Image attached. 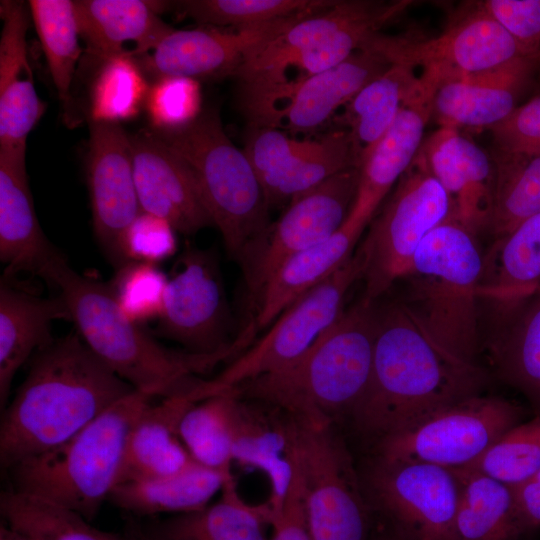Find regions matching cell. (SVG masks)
Listing matches in <instances>:
<instances>
[{
    "mask_svg": "<svg viewBox=\"0 0 540 540\" xmlns=\"http://www.w3.org/2000/svg\"><path fill=\"white\" fill-rule=\"evenodd\" d=\"M486 370L450 353L406 301L377 305L370 378L350 412L353 425L377 443L433 412L481 394Z\"/></svg>",
    "mask_w": 540,
    "mask_h": 540,
    "instance_id": "1",
    "label": "cell"
},
{
    "mask_svg": "<svg viewBox=\"0 0 540 540\" xmlns=\"http://www.w3.org/2000/svg\"><path fill=\"white\" fill-rule=\"evenodd\" d=\"M72 332L38 351L0 422V462L6 470L79 432L134 391Z\"/></svg>",
    "mask_w": 540,
    "mask_h": 540,
    "instance_id": "2",
    "label": "cell"
},
{
    "mask_svg": "<svg viewBox=\"0 0 540 540\" xmlns=\"http://www.w3.org/2000/svg\"><path fill=\"white\" fill-rule=\"evenodd\" d=\"M46 282L59 290L87 347L133 389L155 398L188 395L201 382L198 375L239 353L235 342L212 354L164 347L122 312L108 283L79 274L65 258Z\"/></svg>",
    "mask_w": 540,
    "mask_h": 540,
    "instance_id": "3",
    "label": "cell"
},
{
    "mask_svg": "<svg viewBox=\"0 0 540 540\" xmlns=\"http://www.w3.org/2000/svg\"><path fill=\"white\" fill-rule=\"evenodd\" d=\"M377 302L361 298L288 366L234 390L286 415L315 424L349 413L368 384L376 335Z\"/></svg>",
    "mask_w": 540,
    "mask_h": 540,
    "instance_id": "4",
    "label": "cell"
},
{
    "mask_svg": "<svg viewBox=\"0 0 540 540\" xmlns=\"http://www.w3.org/2000/svg\"><path fill=\"white\" fill-rule=\"evenodd\" d=\"M154 399L134 390L62 444L17 462L7 469L12 490L91 521L119 483L130 433Z\"/></svg>",
    "mask_w": 540,
    "mask_h": 540,
    "instance_id": "5",
    "label": "cell"
},
{
    "mask_svg": "<svg viewBox=\"0 0 540 540\" xmlns=\"http://www.w3.org/2000/svg\"><path fill=\"white\" fill-rule=\"evenodd\" d=\"M154 131L188 165L228 254L242 263L270 226L269 206L246 153L213 108L184 127Z\"/></svg>",
    "mask_w": 540,
    "mask_h": 540,
    "instance_id": "6",
    "label": "cell"
},
{
    "mask_svg": "<svg viewBox=\"0 0 540 540\" xmlns=\"http://www.w3.org/2000/svg\"><path fill=\"white\" fill-rule=\"evenodd\" d=\"M484 258L476 234L452 215L434 227L416 249L408 275L407 303L453 355L477 363L476 300Z\"/></svg>",
    "mask_w": 540,
    "mask_h": 540,
    "instance_id": "7",
    "label": "cell"
},
{
    "mask_svg": "<svg viewBox=\"0 0 540 540\" xmlns=\"http://www.w3.org/2000/svg\"><path fill=\"white\" fill-rule=\"evenodd\" d=\"M291 420L292 452L312 540H370L372 509L333 423Z\"/></svg>",
    "mask_w": 540,
    "mask_h": 540,
    "instance_id": "8",
    "label": "cell"
},
{
    "mask_svg": "<svg viewBox=\"0 0 540 540\" xmlns=\"http://www.w3.org/2000/svg\"><path fill=\"white\" fill-rule=\"evenodd\" d=\"M451 215L449 196L419 149L357 249L365 285L362 298L376 302L404 279L423 238Z\"/></svg>",
    "mask_w": 540,
    "mask_h": 540,
    "instance_id": "9",
    "label": "cell"
},
{
    "mask_svg": "<svg viewBox=\"0 0 540 540\" xmlns=\"http://www.w3.org/2000/svg\"><path fill=\"white\" fill-rule=\"evenodd\" d=\"M361 277L362 257L357 250L326 280L281 313L268 332L219 375L202 380L190 394L192 400L197 402L234 389L296 361L340 318L349 289Z\"/></svg>",
    "mask_w": 540,
    "mask_h": 540,
    "instance_id": "10",
    "label": "cell"
},
{
    "mask_svg": "<svg viewBox=\"0 0 540 540\" xmlns=\"http://www.w3.org/2000/svg\"><path fill=\"white\" fill-rule=\"evenodd\" d=\"M522 418L516 403L477 394L381 439L375 443V457L466 468Z\"/></svg>",
    "mask_w": 540,
    "mask_h": 540,
    "instance_id": "11",
    "label": "cell"
},
{
    "mask_svg": "<svg viewBox=\"0 0 540 540\" xmlns=\"http://www.w3.org/2000/svg\"><path fill=\"white\" fill-rule=\"evenodd\" d=\"M367 501L401 540H455L460 479L454 469L375 457L361 479Z\"/></svg>",
    "mask_w": 540,
    "mask_h": 540,
    "instance_id": "12",
    "label": "cell"
},
{
    "mask_svg": "<svg viewBox=\"0 0 540 540\" xmlns=\"http://www.w3.org/2000/svg\"><path fill=\"white\" fill-rule=\"evenodd\" d=\"M363 49L381 55L390 64L421 66L440 84L523 56L513 38L478 2L438 36L377 33Z\"/></svg>",
    "mask_w": 540,
    "mask_h": 540,
    "instance_id": "13",
    "label": "cell"
},
{
    "mask_svg": "<svg viewBox=\"0 0 540 540\" xmlns=\"http://www.w3.org/2000/svg\"><path fill=\"white\" fill-rule=\"evenodd\" d=\"M360 169L351 167L297 195L270 224L241 263L247 286L256 297L273 272L289 257L337 232L356 197Z\"/></svg>",
    "mask_w": 540,
    "mask_h": 540,
    "instance_id": "14",
    "label": "cell"
},
{
    "mask_svg": "<svg viewBox=\"0 0 540 540\" xmlns=\"http://www.w3.org/2000/svg\"><path fill=\"white\" fill-rule=\"evenodd\" d=\"M243 150L269 207L290 202L334 174L358 167L350 133L344 128L298 140L277 128L250 127Z\"/></svg>",
    "mask_w": 540,
    "mask_h": 540,
    "instance_id": "15",
    "label": "cell"
},
{
    "mask_svg": "<svg viewBox=\"0 0 540 540\" xmlns=\"http://www.w3.org/2000/svg\"><path fill=\"white\" fill-rule=\"evenodd\" d=\"M168 280L155 333L173 340L185 351L212 354L229 348V322L224 287L213 255L187 248Z\"/></svg>",
    "mask_w": 540,
    "mask_h": 540,
    "instance_id": "16",
    "label": "cell"
},
{
    "mask_svg": "<svg viewBox=\"0 0 540 540\" xmlns=\"http://www.w3.org/2000/svg\"><path fill=\"white\" fill-rule=\"evenodd\" d=\"M86 178L94 235L117 269L126 263L122 236L141 212L130 134L119 123L89 120Z\"/></svg>",
    "mask_w": 540,
    "mask_h": 540,
    "instance_id": "17",
    "label": "cell"
},
{
    "mask_svg": "<svg viewBox=\"0 0 540 540\" xmlns=\"http://www.w3.org/2000/svg\"><path fill=\"white\" fill-rule=\"evenodd\" d=\"M390 66L381 55L358 50L341 63L274 95L245 115L250 127H272L294 133L317 130Z\"/></svg>",
    "mask_w": 540,
    "mask_h": 540,
    "instance_id": "18",
    "label": "cell"
},
{
    "mask_svg": "<svg viewBox=\"0 0 540 540\" xmlns=\"http://www.w3.org/2000/svg\"><path fill=\"white\" fill-rule=\"evenodd\" d=\"M308 15L230 31L209 26L173 28L153 50L135 58L145 76L153 81L167 77L197 81L234 76L256 46Z\"/></svg>",
    "mask_w": 540,
    "mask_h": 540,
    "instance_id": "19",
    "label": "cell"
},
{
    "mask_svg": "<svg viewBox=\"0 0 540 540\" xmlns=\"http://www.w3.org/2000/svg\"><path fill=\"white\" fill-rule=\"evenodd\" d=\"M438 87L437 80L422 73L418 88L360 166L356 197L343 225L362 234L383 199L410 167L423 143Z\"/></svg>",
    "mask_w": 540,
    "mask_h": 540,
    "instance_id": "20",
    "label": "cell"
},
{
    "mask_svg": "<svg viewBox=\"0 0 540 540\" xmlns=\"http://www.w3.org/2000/svg\"><path fill=\"white\" fill-rule=\"evenodd\" d=\"M130 141L141 211L168 221L187 235L213 225L184 160L154 130L130 134Z\"/></svg>",
    "mask_w": 540,
    "mask_h": 540,
    "instance_id": "21",
    "label": "cell"
},
{
    "mask_svg": "<svg viewBox=\"0 0 540 540\" xmlns=\"http://www.w3.org/2000/svg\"><path fill=\"white\" fill-rule=\"evenodd\" d=\"M539 67V57L520 56L440 84L432 117L440 127L490 128L507 118Z\"/></svg>",
    "mask_w": 540,
    "mask_h": 540,
    "instance_id": "22",
    "label": "cell"
},
{
    "mask_svg": "<svg viewBox=\"0 0 540 540\" xmlns=\"http://www.w3.org/2000/svg\"><path fill=\"white\" fill-rule=\"evenodd\" d=\"M420 152L447 192L452 216L477 234L487 229L494 195L493 158L457 129L439 127Z\"/></svg>",
    "mask_w": 540,
    "mask_h": 540,
    "instance_id": "23",
    "label": "cell"
},
{
    "mask_svg": "<svg viewBox=\"0 0 540 540\" xmlns=\"http://www.w3.org/2000/svg\"><path fill=\"white\" fill-rule=\"evenodd\" d=\"M0 153L25 157L27 137L46 110L28 59V3L1 1Z\"/></svg>",
    "mask_w": 540,
    "mask_h": 540,
    "instance_id": "24",
    "label": "cell"
},
{
    "mask_svg": "<svg viewBox=\"0 0 540 540\" xmlns=\"http://www.w3.org/2000/svg\"><path fill=\"white\" fill-rule=\"evenodd\" d=\"M62 258L39 224L25 157L0 153V260L4 265L3 277L25 272L46 280Z\"/></svg>",
    "mask_w": 540,
    "mask_h": 540,
    "instance_id": "25",
    "label": "cell"
},
{
    "mask_svg": "<svg viewBox=\"0 0 540 540\" xmlns=\"http://www.w3.org/2000/svg\"><path fill=\"white\" fill-rule=\"evenodd\" d=\"M74 9L80 38L96 65L131 52L123 47L129 41L135 57L145 55L173 29L158 15L168 11V1L77 0Z\"/></svg>",
    "mask_w": 540,
    "mask_h": 540,
    "instance_id": "26",
    "label": "cell"
},
{
    "mask_svg": "<svg viewBox=\"0 0 540 540\" xmlns=\"http://www.w3.org/2000/svg\"><path fill=\"white\" fill-rule=\"evenodd\" d=\"M71 321L59 294L41 297L1 279L0 284V406L8 404L17 371L38 351L51 344L52 323Z\"/></svg>",
    "mask_w": 540,
    "mask_h": 540,
    "instance_id": "27",
    "label": "cell"
},
{
    "mask_svg": "<svg viewBox=\"0 0 540 540\" xmlns=\"http://www.w3.org/2000/svg\"><path fill=\"white\" fill-rule=\"evenodd\" d=\"M500 307L499 321L487 341L491 364L540 416V290Z\"/></svg>",
    "mask_w": 540,
    "mask_h": 540,
    "instance_id": "28",
    "label": "cell"
},
{
    "mask_svg": "<svg viewBox=\"0 0 540 540\" xmlns=\"http://www.w3.org/2000/svg\"><path fill=\"white\" fill-rule=\"evenodd\" d=\"M361 235L342 224L325 241L286 259L257 296L254 328L271 325L298 298L332 275L353 255Z\"/></svg>",
    "mask_w": 540,
    "mask_h": 540,
    "instance_id": "29",
    "label": "cell"
},
{
    "mask_svg": "<svg viewBox=\"0 0 540 540\" xmlns=\"http://www.w3.org/2000/svg\"><path fill=\"white\" fill-rule=\"evenodd\" d=\"M193 403L181 395L161 398L145 408L128 438L119 483L171 475L194 462L178 430L184 412Z\"/></svg>",
    "mask_w": 540,
    "mask_h": 540,
    "instance_id": "30",
    "label": "cell"
},
{
    "mask_svg": "<svg viewBox=\"0 0 540 540\" xmlns=\"http://www.w3.org/2000/svg\"><path fill=\"white\" fill-rule=\"evenodd\" d=\"M292 443L289 416L285 421L268 417L240 397L232 459L267 476L271 491L266 503L272 520L281 514L293 479Z\"/></svg>",
    "mask_w": 540,
    "mask_h": 540,
    "instance_id": "31",
    "label": "cell"
},
{
    "mask_svg": "<svg viewBox=\"0 0 540 540\" xmlns=\"http://www.w3.org/2000/svg\"><path fill=\"white\" fill-rule=\"evenodd\" d=\"M231 474L194 461L171 475L123 481L108 500L131 516L188 514L207 507Z\"/></svg>",
    "mask_w": 540,
    "mask_h": 540,
    "instance_id": "32",
    "label": "cell"
},
{
    "mask_svg": "<svg viewBox=\"0 0 540 540\" xmlns=\"http://www.w3.org/2000/svg\"><path fill=\"white\" fill-rule=\"evenodd\" d=\"M220 498L202 510L144 523L158 540H268V504L246 503L233 475L227 477Z\"/></svg>",
    "mask_w": 540,
    "mask_h": 540,
    "instance_id": "33",
    "label": "cell"
},
{
    "mask_svg": "<svg viewBox=\"0 0 540 540\" xmlns=\"http://www.w3.org/2000/svg\"><path fill=\"white\" fill-rule=\"evenodd\" d=\"M540 290V213L533 215L496 243L479 285V297L499 305L518 303Z\"/></svg>",
    "mask_w": 540,
    "mask_h": 540,
    "instance_id": "34",
    "label": "cell"
},
{
    "mask_svg": "<svg viewBox=\"0 0 540 540\" xmlns=\"http://www.w3.org/2000/svg\"><path fill=\"white\" fill-rule=\"evenodd\" d=\"M419 84L414 68L391 64L344 106L340 125L350 133L359 168Z\"/></svg>",
    "mask_w": 540,
    "mask_h": 540,
    "instance_id": "35",
    "label": "cell"
},
{
    "mask_svg": "<svg viewBox=\"0 0 540 540\" xmlns=\"http://www.w3.org/2000/svg\"><path fill=\"white\" fill-rule=\"evenodd\" d=\"M461 489L455 518V540H523L511 487L478 471L454 469Z\"/></svg>",
    "mask_w": 540,
    "mask_h": 540,
    "instance_id": "36",
    "label": "cell"
},
{
    "mask_svg": "<svg viewBox=\"0 0 540 540\" xmlns=\"http://www.w3.org/2000/svg\"><path fill=\"white\" fill-rule=\"evenodd\" d=\"M240 397L228 390L194 402L179 423V436L200 465L231 471L232 449Z\"/></svg>",
    "mask_w": 540,
    "mask_h": 540,
    "instance_id": "37",
    "label": "cell"
},
{
    "mask_svg": "<svg viewBox=\"0 0 540 540\" xmlns=\"http://www.w3.org/2000/svg\"><path fill=\"white\" fill-rule=\"evenodd\" d=\"M0 512L4 525L31 540H125L75 511L12 489L1 493Z\"/></svg>",
    "mask_w": 540,
    "mask_h": 540,
    "instance_id": "38",
    "label": "cell"
},
{
    "mask_svg": "<svg viewBox=\"0 0 540 540\" xmlns=\"http://www.w3.org/2000/svg\"><path fill=\"white\" fill-rule=\"evenodd\" d=\"M493 205L487 229L496 239L540 213V155L495 150Z\"/></svg>",
    "mask_w": 540,
    "mask_h": 540,
    "instance_id": "39",
    "label": "cell"
},
{
    "mask_svg": "<svg viewBox=\"0 0 540 540\" xmlns=\"http://www.w3.org/2000/svg\"><path fill=\"white\" fill-rule=\"evenodd\" d=\"M28 6L51 78L68 112L72 80L82 51L74 1L30 0Z\"/></svg>",
    "mask_w": 540,
    "mask_h": 540,
    "instance_id": "40",
    "label": "cell"
},
{
    "mask_svg": "<svg viewBox=\"0 0 540 540\" xmlns=\"http://www.w3.org/2000/svg\"><path fill=\"white\" fill-rule=\"evenodd\" d=\"M332 0H183L169 1V11L202 26L246 29L319 11Z\"/></svg>",
    "mask_w": 540,
    "mask_h": 540,
    "instance_id": "41",
    "label": "cell"
},
{
    "mask_svg": "<svg viewBox=\"0 0 540 540\" xmlns=\"http://www.w3.org/2000/svg\"><path fill=\"white\" fill-rule=\"evenodd\" d=\"M149 87L132 52L100 62L89 92V120L120 124L135 118L145 106Z\"/></svg>",
    "mask_w": 540,
    "mask_h": 540,
    "instance_id": "42",
    "label": "cell"
},
{
    "mask_svg": "<svg viewBox=\"0 0 540 540\" xmlns=\"http://www.w3.org/2000/svg\"><path fill=\"white\" fill-rule=\"evenodd\" d=\"M466 468L511 488L528 480L540 469V416L510 428Z\"/></svg>",
    "mask_w": 540,
    "mask_h": 540,
    "instance_id": "43",
    "label": "cell"
},
{
    "mask_svg": "<svg viewBox=\"0 0 540 540\" xmlns=\"http://www.w3.org/2000/svg\"><path fill=\"white\" fill-rule=\"evenodd\" d=\"M115 271L108 284L122 312L138 324L158 319L169 280L166 275L155 264L136 261Z\"/></svg>",
    "mask_w": 540,
    "mask_h": 540,
    "instance_id": "44",
    "label": "cell"
},
{
    "mask_svg": "<svg viewBox=\"0 0 540 540\" xmlns=\"http://www.w3.org/2000/svg\"><path fill=\"white\" fill-rule=\"evenodd\" d=\"M201 106L200 87L196 80L167 77L153 81L144 108L154 130L168 131L194 121Z\"/></svg>",
    "mask_w": 540,
    "mask_h": 540,
    "instance_id": "45",
    "label": "cell"
},
{
    "mask_svg": "<svg viewBox=\"0 0 540 540\" xmlns=\"http://www.w3.org/2000/svg\"><path fill=\"white\" fill-rule=\"evenodd\" d=\"M175 232L168 221L141 211L122 236L124 259L157 265L175 253Z\"/></svg>",
    "mask_w": 540,
    "mask_h": 540,
    "instance_id": "46",
    "label": "cell"
},
{
    "mask_svg": "<svg viewBox=\"0 0 540 540\" xmlns=\"http://www.w3.org/2000/svg\"><path fill=\"white\" fill-rule=\"evenodd\" d=\"M478 3L513 38L523 56L540 57V0Z\"/></svg>",
    "mask_w": 540,
    "mask_h": 540,
    "instance_id": "47",
    "label": "cell"
},
{
    "mask_svg": "<svg viewBox=\"0 0 540 540\" xmlns=\"http://www.w3.org/2000/svg\"><path fill=\"white\" fill-rule=\"evenodd\" d=\"M489 130L496 151L540 155V95L517 106L507 118Z\"/></svg>",
    "mask_w": 540,
    "mask_h": 540,
    "instance_id": "48",
    "label": "cell"
},
{
    "mask_svg": "<svg viewBox=\"0 0 540 540\" xmlns=\"http://www.w3.org/2000/svg\"><path fill=\"white\" fill-rule=\"evenodd\" d=\"M293 457L294 474L281 514L271 521L270 540H312L308 528L302 478Z\"/></svg>",
    "mask_w": 540,
    "mask_h": 540,
    "instance_id": "49",
    "label": "cell"
},
{
    "mask_svg": "<svg viewBox=\"0 0 540 540\" xmlns=\"http://www.w3.org/2000/svg\"><path fill=\"white\" fill-rule=\"evenodd\" d=\"M517 511L526 532L540 527V469L522 484L513 487Z\"/></svg>",
    "mask_w": 540,
    "mask_h": 540,
    "instance_id": "50",
    "label": "cell"
},
{
    "mask_svg": "<svg viewBox=\"0 0 540 540\" xmlns=\"http://www.w3.org/2000/svg\"><path fill=\"white\" fill-rule=\"evenodd\" d=\"M122 535L125 540H158L144 523L131 515L126 517Z\"/></svg>",
    "mask_w": 540,
    "mask_h": 540,
    "instance_id": "51",
    "label": "cell"
},
{
    "mask_svg": "<svg viewBox=\"0 0 540 540\" xmlns=\"http://www.w3.org/2000/svg\"><path fill=\"white\" fill-rule=\"evenodd\" d=\"M0 540H31L24 535L10 529L4 524L0 527Z\"/></svg>",
    "mask_w": 540,
    "mask_h": 540,
    "instance_id": "52",
    "label": "cell"
},
{
    "mask_svg": "<svg viewBox=\"0 0 540 540\" xmlns=\"http://www.w3.org/2000/svg\"><path fill=\"white\" fill-rule=\"evenodd\" d=\"M370 540H401V539H399L390 531L385 529L384 531H381L377 534H372V537Z\"/></svg>",
    "mask_w": 540,
    "mask_h": 540,
    "instance_id": "53",
    "label": "cell"
},
{
    "mask_svg": "<svg viewBox=\"0 0 540 540\" xmlns=\"http://www.w3.org/2000/svg\"><path fill=\"white\" fill-rule=\"evenodd\" d=\"M538 68H540V60H539V67Z\"/></svg>",
    "mask_w": 540,
    "mask_h": 540,
    "instance_id": "54",
    "label": "cell"
}]
</instances>
